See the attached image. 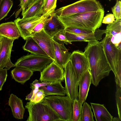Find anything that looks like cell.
<instances>
[{
    "label": "cell",
    "mask_w": 121,
    "mask_h": 121,
    "mask_svg": "<svg viewBox=\"0 0 121 121\" xmlns=\"http://www.w3.org/2000/svg\"><path fill=\"white\" fill-rule=\"evenodd\" d=\"M84 52L88 60L92 83L97 86L102 79L109 75L111 70L101 42H88Z\"/></svg>",
    "instance_id": "1"
},
{
    "label": "cell",
    "mask_w": 121,
    "mask_h": 121,
    "mask_svg": "<svg viewBox=\"0 0 121 121\" xmlns=\"http://www.w3.org/2000/svg\"><path fill=\"white\" fill-rule=\"evenodd\" d=\"M104 13V10L77 13L64 17H58L65 27H75L94 32L101 26Z\"/></svg>",
    "instance_id": "2"
},
{
    "label": "cell",
    "mask_w": 121,
    "mask_h": 121,
    "mask_svg": "<svg viewBox=\"0 0 121 121\" xmlns=\"http://www.w3.org/2000/svg\"><path fill=\"white\" fill-rule=\"evenodd\" d=\"M101 42L107 62L114 75L116 85L121 87V49L116 46L106 35Z\"/></svg>",
    "instance_id": "3"
},
{
    "label": "cell",
    "mask_w": 121,
    "mask_h": 121,
    "mask_svg": "<svg viewBox=\"0 0 121 121\" xmlns=\"http://www.w3.org/2000/svg\"><path fill=\"white\" fill-rule=\"evenodd\" d=\"M25 107L29 114L26 121H63L56 112L43 100L37 103L28 102Z\"/></svg>",
    "instance_id": "4"
},
{
    "label": "cell",
    "mask_w": 121,
    "mask_h": 121,
    "mask_svg": "<svg viewBox=\"0 0 121 121\" xmlns=\"http://www.w3.org/2000/svg\"><path fill=\"white\" fill-rule=\"evenodd\" d=\"M104 10L97 0H80L55 10L54 13L58 17H64L87 12Z\"/></svg>",
    "instance_id": "5"
},
{
    "label": "cell",
    "mask_w": 121,
    "mask_h": 121,
    "mask_svg": "<svg viewBox=\"0 0 121 121\" xmlns=\"http://www.w3.org/2000/svg\"><path fill=\"white\" fill-rule=\"evenodd\" d=\"M43 100L58 114L63 121H72L73 100L58 95L45 97Z\"/></svg>",
    "instance_id": "6"
},
{
    "label": "cell",
    "mask_w": 121,
    "mask_h": 121,
    "mask_svg": "<svg viewBox=\"0 0 121 121\" xmlns=\"http://www.w3.org/2000/svg\"><path fill=\"white\" fill-rule=\"evenodd\" d=\"M54 61L48 56L34 54L24 56L18 59L13 67L27 68L33 72H41L48 65Z\"/></svg>",
    "instance_id": "7"
},
{
    "label": "cell",
    "mask_w": 121,
    "mask_h": 121,
    "mask_svg": "<svg viewBox=\"0 0 121 121\" xmlns=\"http://www.w3.org/2000/svg\"><path fill=\"white\" fill-rule=\"evenodd\" d=\"M64 68L65 93L71 99L73 100L78 99L79 82L70 60L68 61Z\"/></svg>",
    "instance_id": "8"
},
{
    "label": "cell",
    "mask_w": 121,
    "mask_h": 121,
    "mask_svg": "<svg viewBox=\"0 0 121 121\" xmlns=\"http://www.w3.org/2000/svg\"><path fill=\"white\" fill-rule=\"evenodd\" d=\"M53 13L50 12L45 15L26 18H20L19 17L15 19L14 22L18 28L21 37L26 40L31 36V32L36 25Z\"/></svg>",
    "instance_id": "9"
},
{
    "label": "cell",
    "mask_w": 121,
    "mask_h": 121,
    "mask_svg": "<svg viewBox=\"0 0 121 121\" xmlns=\"http://www.w3.org/2000/svg\"><path fill=\"white\" fill-rule=\"evenodd\" d=\"M64 69L53 61L40 72L39 81L41 82H54L64 80Z\"/></svg>",
    "instance_id": "10"
},
{
    "label": "cell",
    "mask_w": 121,
    "mask_h": 121,
    "mask_svg": "<svg viewBox=\"0 0 121 121\" xmlns=\"http://www.w3.org/2000/svg\"><path fill=\"white\" fill-rule=\"evenodd\" d=\"M69 60L71 61L79 82L84 73L89 69L88 59L84 52L77 50L74 51L71 53Z\"/></svg>",
    "instance_id": "11"
},
{
    "label": "cell",
    "mask_w": 121,
    "mask_h": 121,
    "mask_svg": "<svg viewBox=\"0 0 121 121\" xmlns=\"http://www.w3.org/2000/svg\"><path fill=\"white\" fill-rule=\"evenodd\" d=\"M14 41L0 36V69L5 67L9 70L13 67L10 56Z\"/></svg>",
    "instance_id": "12"
},
{
    "label": "cell",
    "mask_w": 121,
    "mask_h": 121,
    "mask_svg": "<svg viewBox=\"0 0 121 121\" xmlns=\"http://www.w3.org/2000/svg\"><path fill=\"white\" fill-rule=\"evenodd\" d=\"M32 37L48 56L55 61L54 44L52 37L43 29Z\"/></svg>",
    "instance_id": "13"
},
{
    "label": "cell",
    "mask_w": 121,
    "mask_h": 121,
    "mask_svg": "<svg viewBox=\"0 0 121 121\" xmlns=\"http://www.w3.org/2000/svg\"><path fill=\"white\" fill-rule=\"evenodd\" d=\"M105 33V30L96 29L94 32L86 34H78L65 31V35L69 42L71 44L73 41H79L86 42L94 41L100 40L102 39L103 35Z\"/></svg>",
    "instance_id": "14"
},
{
    "label": "cell",
    "mask_w": 121,
    "mask_h": 121,
    "mask_svg": "<svg viewBox=\"0 0 121 121\" xmlns=\"http://www.w3.org/2000/svg\"><path fill=\"white\" fill-rule=\"evenodd\" d=\"M106 36L116 46L121 49V18L108 24L105 30Z\"/></svg>",
    "instance_id": "15"
},
{
    "label": "cell",
    "mask_w": 121,
    "mask_h": 121,
    "mask_svg": "<svg viewBox=\"0 0 121 121\" xmlns=\"http://www.w3.org/2000/svg\"><path fill=\"white\" fill-rule=\"evenodd\" d=\"M91 83V75L89 69H88L83 74L79 82V91L77 100L81 107L85 101Z\"/></svg>",
    "instance_id": "16"
},
{
    "label": "cell",
    "mask_w": 121,
    "mask_h": 121,
    "mask_svg": "<svg viewBox=\"0 0 121 121\" xmlns=\"http://www.w3.org/2000/svg\"><path fill=\"white\" fill-rule=\"evenodd\" d=\"M54 49L55 62L64 69L69 60L71 54L69 52L64 44L56 42L53 39Z\"/></svg>",
    "instance_id": "17"
},
{
    "label": "cell",
    "mask_w": 121,
    "mask_h": 121,
    "mask_svg": "<svg viewBox=\"0 0 121 121\" xmlns=\"http://www.w3.org/2000/svg\"><path fill=\"white\" fill-rule=\"evenodd\" d=\"M65 28L58 16L53 12L50 16L43 29L47 33L52 37L57 33L65 29Z\"/></svg>",
    "instance_id": "18"
},
{
    "label": "cell",
    "mask_w": 121,
    "mask_h": 121,
    "mask_svg": "<svg viewBox=\"0 0 121 121\" xmlns=\"http://www.w3.org/2000/svg\"><path fill=\"white\" fill-rule=\"evenodd\" d=\"M8 104L14 117L17 119H23L25 109L22 100L16 95L11 94L9 99Z\"/></svg>",
    "instance_id": "19"
},
{
    "label": "cell",
    "mask_w": 121,
    "mask_h": 121,
    "mask_svg": "<svg viewBox=\"0 0 121 121\" xmlns=\"http://www.w3.org/2000/svg\"><path fill=\"white\" fill-rule=\"evenodd\" d=\"M0 36L14 40L18 39L21 35L15 22H10L0 25Z\"/></svg>",
    "instance_id": "20"
},
{
    "label": "cell",
    "mask_w": 121,
    "mask_h": 121,
    "mask_svg": "<svg viewBox=\"0 0 121 121\" xmlns=\"http://www.w3.org/2000/svg\"><path fill=\"white\" fill-rule=\"evenodd\" d=\"M32 71L25 68L16 67L11 71L12 78L16 82L24 84L33 75Z\"/></svg>",
    "instance_id": "21"
},
{
    "label": "cell",
    "mask_w": 121,
    "mask_h": 121,
    "mask_svg": "<svg viewBox=\"0 0 121 121\" xmlns=\"http://www.w3.org/2000/svg\"><path fill=\"white\" fill-rule=\"evenodd\" d=\"M44 0H35L23 12V18L40 16L43 14Z\"/></svg>",
    "instance_id": "22"
},
{
    "label": "cell",
    "mask_w": 121,
    "mask_h": 121,
    "mask_svg": "<svg viewBox=\"0 0 121 121\" xmlns=\"http://www.w3.org/2000/svg\"><path fill=\"white\" fill-rule=\"evenodd\" d=\"M96 121H112L113 116L104 104L90 103Z\"/></svg>",
    "instance_id": "23"
},
{
    "label": "cell",
    "mask_w": 121,
    "mask_h": 121,
    "mask_svg": "<svg viewBox=\"0 0 121 121\" xmlns=\"http://www.w3.org/2000/svg\"><path fill=\"white\" fill-rule=\"evenodd\" d=\"M61 82L60 81L49 82L47 85L39 88L43 90L45 97L52 95L65 96L66 94L65 88L62 86Z\"/></svg>",
    "instance_id": "24"
},
{
    "label": "cell",
    "mask_w": 121,
    "mask_h": 121,
    "mask_svg": "<svg viewBox=\"0 0 121 121\" xmlns=\"http://www.w3.org/2000/svg\"><path fill=\"white\" fill-rule=\"evenodd\" d=\"M26 40V43L22 47L24 50L33 54L48 56L32 36L29 37Z\"/></svg>",
    "instance_id": "25"
},
{
    "label": "cell",
    "mask_w": 121,
    "mask_h": 121,
    "mask_svg": "<svg viewBox=\"0 0 121 121\" xmlns=\"http://www.w3.org/2000/svg\"><path fill=\"white\" fill-rule=\"evenodd\" d=\"M81 108V121H94L92 107L85 102Z\"/></svg>",
    "instance_id": "26"
},
{
    "label": "cell",
    "mask_w": 121,
    "mask_h": 121,
    "mask_svg": "<svg viewBox=\"0 0 121 121\" xmlns=\"http://www.w3.org/2000/svg\"><path fill=\"white\" fill-rule=\"evenodd\" d=\"M13 4L11 0H1L0 4V21L6 17Z\"/></svg>",
    "instance_id": "27"
},
{
    "label": "cell",
    "mask_w": 121,
    "mask_h": 121,
    "mask_svg": "<svg viewBox=\"0 0 121 121\" xmlns=\"http://www.w3.org/2000/svg\"><path fill=\"white\" fill-rule=\"evenodd\" d=\"M77 99L73 100L72 121H81L82 107L78 102Z\"/></svg>",
    "instance_id": "28"
},
{
    "label": "cell",
    "mask_w": 121,
    "mask_h": 121,
    "mask_svg": "<svg viewBox=\"0 0 121 121\" xmlns=\"http://www.w3.org/2000/svg\"><path fill=\"white\" fill-rule=\"evenodd\" d=\"M57 0H44L42 15L53 12L56 7Z\"/></svg>",
    "instance_id": "29"
},
{
    "label": "cell",
    "mask_w": 121,
    "mask_h": 121,
    "mask_svg": "<svg viewBox=\"0 0 121 121\" xmlns=\"http://www.w3.org/2000/svg\"><path fill=\"white\" fill-rule=\"evenodd\" d=\"M65 32V29L59 31L52 37L53 39L59 43L67 45L69 42L66 38Z\"/></svg>",
    "instance_id": "30"
},
{
    "label": "cell",
    "mask_w": 121,
    "mask_h": 121,
    "mask_svg": "<svg viewBox=\"0 0 121 121\" xmlns=\"http://www.w3.org/2000/svg\"><path fill=\"white\" fill-rule=\"evenodd\" d=\"M115 98L119 117L121 119V87L116 85Z\"/></svg>",
    "instance_id": "31"
},
{
    "label": "cell",
    "mask_w": 121,
    "mask_h": 121,
    "mask_svg": "<svg viewBox=\"0 0 121 121\" xmlns=\"http://www.w3.org/2000/svg\"><path fill=\"white\" fill-rule=\"evenodd\" d=\"M51 14L49 16L45 17L36 25L31 32V36L36 33L40 31L43 29L46 23L49 19Z\"/></svg>",
    "instance_id": "32"
},
{
    "label": "cell",
    "mask_w": 121,
    "mask_h": 121,
    "mask_svg": "<svg viewBox=\"0 0 121 121\" xmlns=\"http://www.w3.org/2000/svg\"><path fill=\"white\" fill-rule=\"evenodd\" d=\"M121 2L117 0L115 5L112 7V11L116 19L121 18Z\"/></svg>",
    "instance_id": "33"
},
{
    "label": "cell",
    "mask_w": 121,
    "mask_h": 121,
    "mask_svg": "<svg viewBox=\"0 0 121 121\" xmlns=\"http://www.w3.org/2000/svg\"><path fill=\"white\" fill-rule=\"evenodd\" d=\"M45 97L43 90L39 88L38 91L29 101L34 103H38L42 101Z\"/></svg>",
    "instance_id": "34"
},
{
    "label": "cell",
    "mask_w": 121,
    "mask_h": 121,
    "mask_svg": "<svg viewBox=\"0 0 121 121\" xmlns=\"http://www.w3.org/2000/svg\"><path fill=\"white\" fill-rule=\"evenodd\" d=\"M65 30L66 31L78 34H86L93 32L91 31L70 27H66Z\"/></svg>",
    "instance_id": "35"
},
{
    "label": "cell",
    "mask_w": 121,
    "mask_h": 121,
    "mask_svg": "<svg viewBox=\"0 0 121 121\" xmlns=\"http://www.w3.org/2000/svg\"><path fill=\"white\" fill-rule=\"evenodd\" d=\"M7 69L6 68L0 69V91L5 82L7 76Z\"/></svg>",
    "instance_id": "36"
},
{
    "label": "cell",
    "mask_w": 121,
    "mask_h": 121,
    "mask_svg": "<svg viewBox=\"0 0 121 121\" xmlns=\"http://www.w3.org/2000/svg\"><path fill=\"white\" fill-rule=\"evenodd\" d=\"M49 82H39L38 80L36 79L30 84V87L31 88L33 89L35 88H39L47 85Z\"/></svg>",
    "instance_id": "37"
},
{
    "label": "cell",
    "mask_w": 121,
    "mask_h": 121,
    "mask_svg": "<svg viewBox=\"0 0 121 121\" xmlns=\"http://www.w3.org/2000/svg\"><path fill=\"white\" fill-rule=\"evenodd\" d=\"M114 15L112 13L107 14L104 17L102 23L105 24H109L115 21Z\"/></svg>",
    "instance_id": "38"
},
{
    "label": "cell",
    "mask_w": 121,
    "mask_h": 121,
    "mask_svg": "<svg viewBox=\"0 0 121 121\" xmlns=\"http://www.w3.org/2000/svg\"><path fill=\"white\" fill-rule=\"evenodd\" d=\"M39 88H35L32 89L30 93L26 96L25 99L26 100L30 101L35 94L38 91Z\"/></svg>",
    "instance_id": "39"
},
{
    "label": "cell",
    "mask_w": 121,
    "mask_h": 121,
    "mask_svg": "<svg viewBox=\"0 0 121 121\" xmlns=\"http://www.w3.org/2000/svg\"><path fill=\"white\" fill-rule=\"evenodd\" d=\"M26 0H20V4L19 6L21 7V8L15 13L16 18L18 16L20 12L22 11V8L24 5Z\"/></svg>",
    "instance_id": "40"
},
{
    "label": "cell",
    "mask_w": 121,
    "mask_h": 121,
    "mask_svg": "<svg viewBox=\"0 0 121 121\" xmlns=\"http://www.w3.org/2000/svg\"><path fill=\"white\" fill-rule=\"evenodd\" d=\"M35 0H26V2L22 8V12H23Z\"/></svg>",
    "instance_id": "41"
},
{
    "label": "cell",
    "mask_w": 121,
    "mask_h": 121,
    "mask_svg": "<svg viewBox=\"0 0 121 121\" xmlns=\"http://www.w3.org/2000/svg\"><path fill=\"white\" fill-rule=\"evenodd\" d=\"M121 119L119 117H115L113 118L112 121H121Z\"/></svg>",
    "instance_id": "42"
},
{
    "label": "cell",
    "mask_w": 121,
    "mask_h": 121,
    "mask_svg": "<svg viewBox=\"0 0 121 121\" xmlns=\"http://www.w3.org/2000/svg\"><path fill=\"white\" fill-rule=\"evenodd\" d=\"M1 0H0V4L1 3Z\"/></svg>",
    "instance_id": "43"
},
{
    "label": "cell",
    "mask_w": 121,
    "mask_h": 121,
    "mask_svg": "<svg viewBox=\"0 0 121 121\" xmlns=\"http://www.w3.org/2000/svg\"></svg>",
    "instance_id": "44"
}]
</instances>
